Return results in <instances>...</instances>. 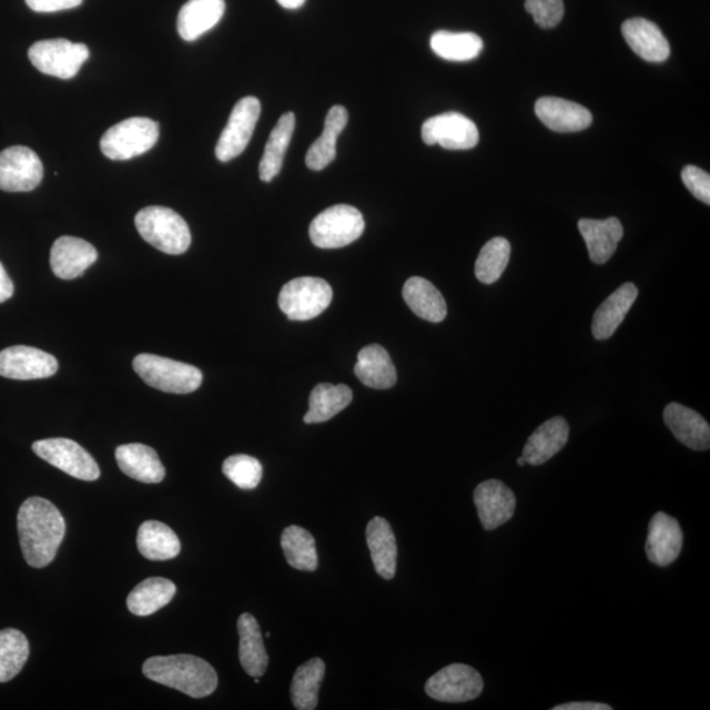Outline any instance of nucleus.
Instances as JSON below:
<instances>
[{
    "instance_id": "obj_41",
    "label": "nucleus",
    "mask_w": 710,
    "mask_h": 710,
    "mask_svg": "<svg viewBox=\"0 0 710 710\" xmlns=\"http://www.w3.org/2000/svg\"><path fill=\"white\" fill-rule=\"evenodd\" d=\"M525 10L544 30L556 28L565 17L564 0H525Z\"/></svg>"
},
{
    "instance_id": "obj_30",
    "label": "nucleus",
    "mask_w": 710,
    "mask_h": 710,
    "mask_svg": "<svg viewBox=\"0 0 710 710\" xmlns=\"http://www.w3.org/2000/svg\"><path fill=\"white\" fill-rule=\"evenodd\" d=\"M403 297L415 315L430 323H442L447 315L444 296L435 284L414 276L403 287Z\"/></svg>"
},
{
    "instance_id": "obj_44",
    "label": "nucleus",
    "mask_w": 710,
    "mask_h": 710,
    "mask_svg": "<svg viewBox=\"0 0 710 710\" xmlns=\"http://www.w3.org/2000/svg\"><path fill=\"white\" fill-rule=\"evenodd\" d=\"M13 291H16V287H13L12 281L3 265L0 264V303L11 300Z\"/></svg>"
},
{
    "instance_id": "obj_24",
    "label": "nucleus",
    "mask_w": 710,
    "mask_h": 710,
    "mask_svg": "<svg viewBox=\"0 0 710 710\" xmlns=\"http://www.w3.org/2000/svg\"><path fill=\"white\" fill-rule=\"evenodd\" d=\"M224 0H189L178 16V33L184 41H195L224 17Z\"/></svg>"
},
{
    "instance_id": "obj_5",
    "label": "nucleus",
    "mask_w": 710,
    "mask_h": 710,
    "mask_svg": "<svg viewBox=\"0 0 710 710\" xmlns=\"http://www.w3.org/2000/svg\"><path fill=\"white\" fill-rule=\"evenodd\" d=\"M159 138L160 125L154 120L131 118L103 134L101 149L106 159L128 161L151 151Z\"/></svg>"
},
{
    "instance_id": "obj_36",
    "label": "nucleus",
    "mask_w": 710,
    "mask_h": 710,
    "mask_svg": "<svg viewBox=\"0 0 710 710\" xmlns=\"http://www.w3.org/2000/svg\"><path fill=\"white\" fill-rule=\"evenodd\" d=\"M432 51L446 61L465 62L477 59L483 40L471 32L438 31L430 39Z\"/></svg>"
},
{
    "instance_id": "obj_12",
    "label": "nucleus",
    "mask_w": 710,
    "mask_h": 710,
    "mask_svg": "<svg viewBox=\"0 0 710 710\" xmlns=\"http://www.w3.org/2000/svg\"><path fill=\"white\" fill-rule=\"evenodd\" d=\"M260 115L261 103L257 98L246 97L234 105L229 124L217 141L216 158L220 162H230L245 151Z\"/></svg>"
},
{
    "instance_id": "obj_18",
    "label": "nucleus",
    "mask_w": 710,
    "mask_h": 710,
    "mask_svg": "<svg viewBox=\"0 0 710 710\" xmlns=\"http://www.w3.org/2000/svg\"><path fill=\"white\" fill-rule=\"evenodd\" d=\"M536 115L549 130L571 133L587 130L592 115L586 106L560 98H541L536 103Z\"/></svg>"
},
{
    "instance_id": "obj_40",
    "label": "nucleus",
    "mask_w": 710,
    "mask_h": 710,
    "mask_svg": "<svg viewBox=\"0 0 710 710\" xmlns=\"http://www.w3.org/2000/svg\"><path fill=\"white\" fill-rule=\"evenodd\" d=\"M223 473L239 488L254 489L262 479V465L258 459L237 454L224 460Z\"/></svg>"
},
{
    "instance_id": "obj_14",
    "label": "nucleus",
    "mask_w": 710,
    "mask_h": 710,
    "mask_svg": "<svg viewBox=\"0 0 710 710\" xmlns=\"http://www.w3.org/2000/svg\"><path fill=\"white\" fill-rule=\"evenodd\" d=\"M59 372L52 354L31 346H11L0 352V376L17 381L51 378Z\"/></svg>"
},
{
    "instance_id": "obj_6",
    "label": "nucleus",
    "mask_w": 710,
    "mask_h": 710,
    "mask_svg": "<svg viewBox=\"0 0 710 710\" xmlns=\"http://www.w3.org/2000/svg\"><path fill=\"white\" fill-rule=\"evenodd\" d=\"M365 231L362 213L347 204L333 205L310 226L312 243L320 248H339L357 241Z\"/></svg>"
},
{
    "instance_id": "obj_8",
    "label": "nucleus",
    "mask_w": 710,
    "mask_h": 710,
    "mask_svg": "<svg viewBox=\"0 0 710 710\" xmlns=\"http://www.w3.org/2000/svg\"><path fill=\"white\" fill-rule=\"evenodd\" d=\"M32 65L47 75L71 80L89 60L90 51L84 44H74L65 39L34 42L28 51Z\"/></svg>"
},
{
    "instance_id": "obj_10",
    "label": "nucleus",
    "mask_w": 710,
    "mask_h": 710,
    "mask_svg": "<svg viewBox=\"0 0 710 710\" xmlns=\"http://www.w3.org/2000/svg\"><path fill=\"white\" fill-rule=\"evenodd\" d=\"M485 688L480 673L473 667L454 663L426 681L425 692L443 702H467L479 698Z\"/></svg>"
},
{
    "instance_id": "obj_37",
    "label": "nucleus",
    "mask_w": 710,
    "mask_h": 710,
    "mask_svg": "<svg viewBox=\"0 0 710 710\" xmlns=\"http://www.w3.org/2000/svg\"><path fill=\"white\" fill-rule=\"evenodd\" d=\"M281 545L287 564L301 571H315L318 565L314 536L297 525L283 530Z\"/></svg>"
},
{
    "instance_id": "obj_35",
    "label": "nucleus",
    "mask_w": 710,
    "mask_h": 710,
    "mask_svg": "<svg viewBox=\"0 0 710 710\" xmlns=\"http://www.w3.org/2000/svg\"><path fill=\"white\" fill-rule=\"evenodd\" d=\"M324 674L325 663L320 658L310 659L296 670L291 683V700L296 709H316Z\"/></svg>"
},
{
    "instance_id": "obj_29",
    "label": "nucleus",
    "mask_w": 710,
    "mask_h": 710,
    "mask_svg": "<svg viewBox=\"0 0 710 710\" xmlns=\"http://www.w3.org/2000/svg\"><path fill=\"white\" fill-rule=\"evenodd\" d=\"M347 120H349V115H347L345 106H332L326 115L322 136L310 146L307 155H305L308 169L320 172L335 161L337 139L345 130Z\"/></svg>"
},
{
    "instance_id": "obj_33",
    "label": "nucleus",
    "mask_w": 710,
    "mask_h": 710,
    "mask_svg": "<svg viewBox=\"0 0 710 710\" xmlns=\"http://www.w3.org/2000/svg\"><path fill=\"white\" fill-rule=\"evenodd\" d=\"M353 400L352 389L345 385L333 386L322 383L312 389L310 409L304 416L305 424H320L344 410Z\"/></svg>"
},
{
    "instance_id": "obj_7",
    "label": "nucleus",
    "mask_w": 710,
    "mask_h": 710,
    "mask_svg": "<svg viewBox=\"0 0 710 710\" xmlns=\"http://www.w3.org/2000/svg\"><path fill=\"white\" fill-rule=\"evenodd\" d=\"M333 300L331 284L314 276H303L284 284L280 308L293 322H308L322 315Z\"/></svg>"
},
{
    "instance_id": "obj_13",
    "label": "nucleus",
    "mask_w": 710,
    "mask_h": 710,
    "mask_svg": "<svg viewBox=\"0 0 710 710\" xmlns=\"http://www.w3.org/2000/svg\"><path fill=\"white\" fill-rule=\"evenodd\" d=\"M426 145H436L447 151H467L478 145L479 131L473 120L458 112H447L426 120L422 128Z\"/></svg>"
},
{
    "instance_id": "obj_31",
    "label": "nucleus",
    "mask_w": 710,
    "mask_h": 710,
    "mask_svg": "<svg viewBox=\"0 0 710 710\" xmlns=\"http://www.w3.org/2000/svg\"><path fill=\"white\" fill-rule=\"evenodd\" d=\"M175 594L176 587L173 581L165 578H148L132 589L126 606L133 615L151 616L166 607Z\"/></svg>"
},
{
    "instance_id": "obj_2",
    "label": "nucleus",
    "mask_w": 710,
    "mask_h": 710,
    "mask_svg": "<svg viewBox=\"0 0 710 710\" xmlns=\"http://www.w3.org/2000/svg\"><path fill=\"white\" fill-rule=\"evenodd\" d=\"M142 672L155 683L194 699L207 698L219 683L217 673L209 662L189 655L149 658Z\"/></svg>"
},
{
    "instance_id": "obj_47",
    "label": "nucleus",
    "mask_w": 710,
    "mask_h": 710,
    "mask_svg": "<svg viewBox=\"0 0 710 710\" xmlns=\"http://www.w3.org/2000/svg\"><path fill=\"white\" fill-rule=\"evenodd\" d=\"M517 465L523 467V466L527 465V462H525V459L521 456L520 458L517 459Z\"/></svg>"
},
{
    "instance_id": "obj_4",
    "label": "nucleus",
    "mask_w": 710,
    "mask_h": 710,
    "mask_svg": "<svg viewBox=\"0 0 710 710\" xmlns=\"http://www.w3.org/2000/svg\"><path fill=\"white\" fill-rule=\"evenodd\" d=\"M133 368L148 386L168 394L194 393L203 382L197 367L154 354H139Z\"/></svg>"
},
{
    "instance_id": "obj_23",
    "label": "nucleus",
    "mask_w": 710,
    "mask_h": 710,
    "mask_svg": "<svg viewBox=\"0 0 710 710\" xmlns=\"http://www.w3.org/2000/svg\"><path fill=\"white\" fill-rule=\"evenodd\" d=\"M118 466L126 477L134 480L155 485L165 479V467L158 452L151 446L142 444H128L119 446L115 453Z\"/></svg>"
},
{
    "instance_id": "obj_38",
    "label": "nucleus",
    "mask_w": 710,
    "mask_h": 710,
    "mask_svg": "<svg viewBox=\"0 0 710 710\" xmlns=\"http://www.w3.org/2000/svg\"><path fill=\"white\" fill-rule=\"evenodd\" d=\"M30 658V643L17 629L0 630V683L18 677Z\"/></svg>"
},
{
    "instance_id": "obj_15",
    "label": "nucleus",
    "mask_w": 710,
    "mask_h": 710,
    "mask_svg": "<svg viewBox=\"0 0 710 710\" xmlns=\"http://www.w3.org/2000/svg\"><path fill=\"white\" fill-rule=\"evenodd\" d=\"M474 503L483 528L495 530L514 517L517 500L513 489L500 480L491 479L475 488Z\"/></svg>"
},
{
    "instance_id": "obj_17",
    "label": "nucleus",
    "mask_w": 710,
    "mask_h": 710,
    "mask_svg": "<svg viewBox=\"0 0 710 710\" xmlns=\"http://www.w3.org/2000/svg\"><path fill=\"white\" fill-rule=\"evenodd\" d=\"M98 252L88 241L63 236L55 240L51 251V266L55 276L63 281L80 278L94 265Z\"/></svg>"
},
{
    "instance_id": "obj_11",
    "label": "nucleus",
    "mask_w": 710,
    "mask_h": 710,
    "mask_svg": "<svg viewBox=\"0 0 710 710\" xmlns=\"http://www.w3.org/2000/svg\"><path fill=\"white\" fill-rule=\"evenodd\" d=\"M44 166L38 154L27 146H11L0 153V190L28 193L39 186Z\"/></svg>"
},
{
    "instance_id": "obj_9",
    "label": "nucleus",
    "mask_w": 710,
    "mask_h": 710,
    "mask_svg": "<svg viewBox=\"0 0 710 710\" xmlns=\"http://www.w3.org/2000/svg\"><path fill=\"white\" fill-rule=\"evenodd\" d=\"M36 456L70 477L94 481L101 477L97 460L80 444L69 438H48L32 445Z\"/></svg>"
},
{
    "instance_id": "obj_21",
    "label": "nucleus",
    "mask_w": 710,
    "mask_h": 710,
    "mask_svg": "<svg viewBox=\"0 0 710 710\" xmlns=\"http://www.w3.org/2000/svg\"><path fill=\"white\" fill-rule=\"evenodd\" d=\"M570 437V426L557 416L539 425L524 446L523 458L527 465L541 466L564 449Z\"/></svg>"
},
{
    "instance_id": "obj_19",
    "label": "nucleus",
    "mask_w": 710,
    "mask_h": 710,
    "mask_svg": "<svg viewBox=\"0 0 710 710\" xmlns=\"http://www.w3.org/2000/svg\"><path fill=\"white\" fill-rule=\"evenodd\" d=\"M665 423L678 442L696 452L710 447V426L698 412L671 403L663 412Z\"/></svg>"
},
{
    "instance_id": "obj_28",
    "label": "nucleus",
    "mask_w": 710,
    "mask_h": 710,
    "mask_svg": "<svg viewBox=\"0 0 710 710\" xmlns=\"http://www.w3.org/2000/svg\"><path fill=\"white\" fill-rule=\"evenodd\" d=\"M354 373L365 386L375 389H388L397 381L394 362L381 345L366 346L359 352Z\"/></svg>"
},
{
    "instance_id": "obj_32",
    "label": "nucleus",
    "mask_w": 710,
    "mask_h": 710,
    "mask_svg": "<svg viewBox=\"0 0 710 710\" xmlns=\"http://www.w3.org/2000/svg\"><path fill=\"white\" fill-rule=\"evenodd\" d=\"M295 123L293 112L284 113L270 133L264 158L260 162L261 181L272 182L281 173L284 155H286L291 139H293Z\"/></svg>"
},
{
    "instance_id": "obj_34",
    "label": "nucleus",
    "mask_w": 710,
    "mask_h": 710,
    "mask_svg": "<svg viewBox=\"0 0 710 710\" xmlns=\"http://www.w3.org/2000/svg\"><path fill=\"white\" fill-rule=\"evenodd\" d=\"M138 548L141 556L146 559L169 560L181 552V542L166 524L146 521L139 529Z\"/></svg>"
},
{
    "instance_id": "obj_39",
    "label": "nucleus",
    "mask_w": 710,
    "mask_h": 710,
    "mask_svg": "<svg viewBox=\"0 0 710 710\" xmlns=\"http://www.w3.org/2000/svg\"><path fill=\"white\" fill-rule=\"evenodd\" d=\"M510 258V244L504 237H495L481 247L477 264H475V275L479 282L493 284L500 280V276L508 266Z\"/></svg>"
},
{
    "instance_id": "obj_45",
    "label": "nucleus",
    "mask_w": 710,
    "mask_h": 710,
    "mask_svg": "<svg viewBox=\"0 0 710 710\" xmlns=\"http://www.w3.org/2000/svg\"><path fill=\"white\" fill-rule=\"evenodd\" d=\"M552 710H612V707L600 702H568V704L554 707Z\"/></svg>"
},
{
    "instance_id": "obj_1",
    "label": "nucleus",
    "mask_w": 710,
    "mask_h": 710,
    "mask_svg": "<svg viewBox=\"0 0 710 710\" xmlns=\"http://www.w3.org/2000/svg\"><path fill=\"white\" fill-rule=\"evenodd\" d=\"M18 531L26 562L42 568L53 562L65 537L67 523L51 501L34 496L21 504Z\"/></svg>"
},
{
    "instance_id": "obj_25",
    "label": "nucleus",
    "mask_w": 710,
    "mask_h": 710,
    "mask_svg": "<svg viewBox=\"0 0 710 710\" xmlns=\"http://www.w3.org/2000/svg\"><path fill=\"white\" fill-rule=\"evenodd\" d=\"M638 297V288L633 283H625L604 302L595 312L592 333L596 339H608L619 329L623 318Z\"/></svg>"
},
{
    "instance_id": "obj_26",
    "label": "nucleus",
    "mask_w": 710,
    "mask_h": 710,
    "mask_svg": "<svg viewBox=\"0 0 710 710\" xmlns=\"http://www.w3.org/2000/svg\"><path fill=\"white\" fill-rule=\"evenodd\" d=\"M240 636V663L253 678L264 677L267 670L268 656L262 638L258 621L251 613L240 616L237 621Z\"/></svg>"
},
{
    "instance_id": "obj_16",
    "label": "nucleus",
    "mask_w": 710,
    "mask_h": 710,
    "mask_svg": "<svg viewBox=\"0 0 710 710\" xmlns=\"http://www.w3.org/2000/svg\"><path fill=\"white\" fill-rule=\"evenodd\" d=\"M683 548V531L678 520L663 513L652 516L649 525L646 556L651 564L667 567L678 559Z\"/></svg>"
},
{
    "instance_id": "obj_43",
    "label": "nucleus",
    "mask_w": 710,
    "mask_h": 710,
    "mask_svg": "<svg viewBox=\"0 0 710 710\" xmlns=\"http://www.w3.org/2000/svg\"><path fill=\"white\" fill-rule=\"evenodd\" d=\"M83 0H26V3L34 12L51 13L75 9Z\"/></svg>"
},
{
    "instance_id": "obj_42",
    "label": "nucleus",
    "mask_w": 710,
    "mask_h": 710,
    "mask_svg": "<svg viewBox=\"0 0 710 710\" xmlns=\"http://www.w3.org/2000/svg\"><path fill=\"white\" fill-rule=\"evenodd\" d=\"M681 181L700 202L710 204V176L698 166L688 165L681 172Z\"/></svg>"
},
{
    "instance_id": "obj_22",
    "label": "nucleus",
    "mask_w": 710,
    "mask_h": 710,
    "mask_svg": "<svg viewBox=\"0 0 710 710\" xmlns=\"http://www.w3.org/2000/svg\"><path fill=\"white\" fill-rule=\"evenodd\" d=\"M578 229L586 241L589 258L596 265L606 264L612 258L623 236V226L617 217L581 219Z\"/></svg>"
},
{
    "instance_id": "obj_27",
    "label": "nucleus",
    "mask_w": 710,
    "mask_h": 710,
    "mask_svg": "<svg viewBox=\"0 0 710 710\" xmlns=\"http://www.w3.org/2000/svg\"><path fill=\"white\" fill-rule=\"evenodd\" d=\"M366 538L375 571L383 579H394L397 564V545L394 530L386 518L374 517L367 525Z\"/></svg>"
},
{
    "instance_id": "obj_20",
    "label": "nucleus",
    "mask_w": 710,
    "mask_h": 710,
    "mask_svg": "<svg viewBox=\"0 0 710 710\" xmlns=\"http://www.w3.org/2000/svg\"><path fill=\"white\" fill-rule=\"evenodd\" d=\"M625 40L636 54L648 62H665L671 53L670 42L652 21L635 18L621 28Z\"/></svg>"
},
{
    "instance_id": "obj_3",
    "label": "nucleus",
    "mask_w": 710,
    "mask_h": 710,
    "mask_svg": "<svg viewBox=\"0 0 710 710\" xmlns=\"http://www.w3.org/2000/svg\"><path fill=\"white\" fill-rule=\"evenodd\" d=\"M134 224L140 236L160 252L178 255L189 251L191 233L181 215L166 207H146L141 210Z\"/></svg>"
},
{
    "instance_id": "obj_46",
    "label": "nucleus",
    "mask_w": 710,
    "mask_h": 710,
    "mask_svg": "<svg viewBox=\"0 0 710 710\" xmlns=\"http://www.w3.org/2000/svg\"><path fill=\"white\" fill-rule=\"evenodd\" d=\"M283 9L297 10L304 6L305 0H276Z\"/></svg>"
}]
</instances>
